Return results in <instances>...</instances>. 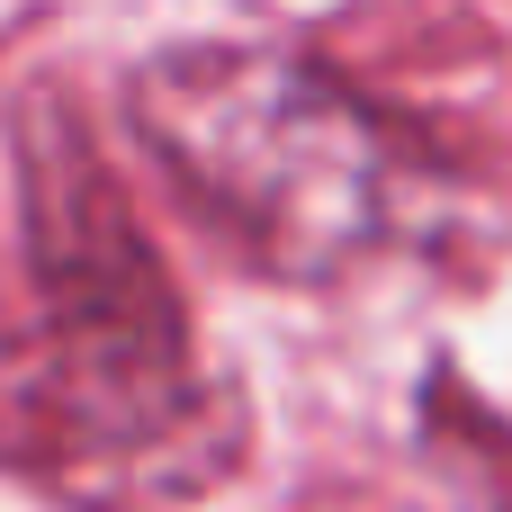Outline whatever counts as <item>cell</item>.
<instances>
[{"instance_id":"cell-2","label":"cell","mask_w":512,"mask_h":512,"mask_svg":"<svg viewBox=\"0 0 512 512\" xmlns=\"http://www.w3.org/2000/svg\"><path fill=\"white\" fill-rule=\"evenodd\" d=\"M27 261L45 297V369L72 414L90 423H153L189 387V333L171 306L162 261L126 225L108 171L54 117L27 144Z\"/></svg>"},{"instance_id":"cell-1","label":"cell","mask_w":512,"mask_h":512,"mask_svg":"<svg viewBox=\"0 0 512 512\" xmlns=\"http://www.w3.org/2000/svg\"><path fill=\"white\" fill-rule=\"evenodd\" d=\"M171 189L270 279H333L387 225V135L315 63L270 45H180L126 90Z\"/></svg>"}]
</instances>
